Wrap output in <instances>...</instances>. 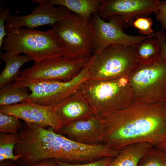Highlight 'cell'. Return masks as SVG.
I'll list each match as a JSON object with an SVG mask.
<instances>
[{"label":"cell","mask_w":166,"mask_h":166,"mask_svg":"<svg viewBox=\"0 0 166 166\" xmlns=\"http://www.w3.org/2000/svg\"><path fill=\"white\" fill-rule=\"evenodd\" d=\"M102 117L104 125L102 143L114 149L120 151L142 142L157 147L166 144V100L134 103Z\"/></svg>","instance_id":"1"},{"label":"cell","mask_w":166,"mask_h":166,"mask_svg":"<svg viewBox=\"0 0 166 166\" xmlns=\"http://www.w3.org/2000/svg\"><path fill=\"white\" fill-rule=\"evenodd\" d=\"M95 115L103 117L135 103L128 74L105 80H87L79 89Z\"/></svg>","instance_id":"2"},{"label":"cell","mask_w":166,"mask_h":166,"mask_svg":"<svg viewBox=\"0 0 166 166\" xmlns=\"http://www.w3.org/2000/svg\"><path fill=\"white\" fill-rule=\"evenodd\" d=\"M159 54L149 60H139L128 74L135 103L166 100V60Z\"/></svg>","instance_id":"3"},{"label":"cell","mask_w":166,"mask_h":166,"mask_svg":"<svg viewBox=\"0 0 166 166\" xmlns=\"http://www.w3.org/2000/svg\"><path fill=\"white\" fill-rule=\"evenodd\" d=\"M2 49L10 54L24 53L35 63L63 55L51 29L43 31L21 27L7 34L3 40Z\"/></svg>","instance_id":"4"},{"label":"cell","mask_w":166,"mask_h":166,"mask_svg":"<svg viewBox=\"0 0 166 166\" xmlns=\"http://www.w3.org/2000/svg\"><path fill=\"white\" fill-rule=\"evenodd\" d=\"M139 61L134 46L110 45L91 56L86 66L88 80H105L125 76Z\"/></svg>","instance_id":"5"},{"label":"cell","mask_w":166,"mask_h":166,"mask_svg":"<svg viewBox=\"0 0 166 166\" xmlns=\"http://www.w3.org/2000/svg\"><path fill=\"white\" fill-rule=\"evenodd\" d=\"M51 27L63 56L73 58L92 56L93 36L90 19L72 13L65 19Z\"/></svg>","instance_id":"6"},{"label":"cell","mask_w":166,"mask_h":166,"mask_svg":"<svg viewBox=\"0 0 166 166\" xmlns=\"http://www.w3.org/2000/svg\"><path fill=\"white\" fill-rule=\"evenodd\" d=\"M91 57L73 58L62 55L46 59L20 72L18 78L32 81H68L87 65Z\"/></svg>","instance_id":"7"},{"label":"cell","mask_w":166,"mask_h":166,"mask_svg":"<svg viewBox=\"0 0 166 166\" xmlns=\"http://www.w3.org/2000/svg\"><path fill=\"white\" fill-rule=\"evenodd\" d=\"M88 80L86 66L71 80L32 81L18 78L15 85L27 88L31 91L27 101L46 106H54L77 91Z\"/></svg>","instance_id":"8"},{"label":"cell","mask_w":166,"mask_h":166,"mask_svg":"<svg viewBox=\"0 0 166 166\" xmlns=\"http://www.w3.org/2000/svg\"><path fill=\"white\" fill-rule=\"evenodd\" d=\"M108 22L103 20L98 13L93 14L91 18L93 30V53L97 54L108 46L113 44L134 46L149 36H132L123 30L125 23L121 17L114 15L109 17Z\"/></svg>","instance_id":"9"},{"label":"cell","mask_w":166,"mask_h":166,"mask_svg":"<svg viewBox=\"0 0 166 166\" xmlns=\"http://www.w3.org/2000/svg\"><path fill=\"white\" fill-rule=\"evenodd\" d=\"M38 4L33 9L32 12L27 15H10L6 19L5 25L7 34L14 32L21 27L34 29L45 25L51 26L67 18L70 11L65 7L59 6L55 7L44 2L43 0H32Z\"/></svg>","instance_id":"10"},{"label":"cell","mask_w":166,"mask_h":166,"mask_svg":"<svg viewBox=\"0 0 166 166\" xmlns=\"http://www.w3.org/2000/svg\"><path fill=\"white\" fill-rule=\"evenodd\" d=\"M0 112L14 116L27 124H33L45 128L49 127L58 133L63 126L54 112L53 106H44L26 101L0 106Z\"/></svg>","instance_id":"11"},{"label":"cell","mask_w":166,"mask_h":166,"mask_svg":"<svg viewBox=\"0 0 166 166\" xmlns=\"http://www.w3.org/2000/svg\"><path fill=\"white\" fill-rule=\"evenodd\" d=\"M159 0H103L98 14L104 20L119 15L125 23L130 24L136 18L148 17L158 10Z\"/></svg>","instance_id":"12"},{"label":"cell","mask_w":166,"mask_h":166,"mask_svg":"<svg viewBox=\"0 0 166 166\" xmlns=\"http://www.w3.org/2000/svg\"><path fill=\"white\" fill-rule=\"evenodd\" d=\"M104 132L102 117L94 115L64 125L59 133L79 143L95 144L102 143Z\"/></svg>","instance_id":"13"},{"label":"cell","mask_w":166,"mask_h":166,"mask_svg":"<svg viewBox=\"0 0 166 166\" xmlns=\"http://www.w3.org/2000/svg\"><path fill=\"white\" fill-rule=\"evenodd\" d=\"M53 109L63 126L95 115L90 104L79 89L54 105Z\"/></svg>","instance_id":"14"},{"label":"cell","mask_w":166,"mask_h":166,"mask_svg":"<svg viewBox=\"0 0 166 166\" xmlns=\"http://www.w3.org/2000/svg\"><path fill=\"white\" fill-rule=\"evenodd\" d=\"M152 147L151 144L146 142L127 145L120 150L108 166H138L141 157Z\"/></svg>","instance_id":"15"},{"label":"cell","mask_w":166,"mask_h":166,"mask_svg":"<svg viewBox=\"0 0 166 166\" xmlns=\"http://www.w3.org/2000/svg\"><path fill=\"white\" fill-rule=\"evenodd\" d=\"M0 58L6 63L0 74V87L15 81L19 77L21 67L32 61L26 55H12L4 52H0Z\"/></svg>","instance_id":"16"},{"label":"cell","mask_w":166,"mask_h":166,"mask_svg":"<svg viewBox=\"0 0 166 166\" xmlns=\"http://www.w3.org/2000/svg\"><path fill=\"white\" fill-rule=\"evenodd\" d=\"M52 6H64L70 11L87 19L92 14L98 13L103 0H43Z\"/></svg>","instance_id":"17"},{"label":"cell","mask_w":166,"mask_h":166,"mask_svg":"<svg viewBox=\"0 0 166 166\" xmlns=\"http://www.w3.org/2000/svg\"><path fill=\"white\" fill-rule=\"evenodd\" d=\"M29 94L27 88L16 86L13 83L5 85L0 89V106L27 101Z\"/></svg>","instance_id":"18"},{"label":"cell","mask_w":166,"mask_h":166,"mask_svg":"<svg viewBox=\"0 0 166 166\" xmlns=\"http://www.w3.org/2000/svg\"><path fill=\"white\" fill-rule=\"evenodd\" d=\"M154 35L137 43L135 46L136 52L139 60L147 61L158 55L161 51L160 47Z\"/></svg>","instance_id":"19"},{"label":"cell","mask_w":166,"mask_h":166,"mask_svg":"<svg viewBox=\"0 0 166 166\" xmlns=\"http://www.w3.org/2000/svg\"><path fill=\"white\" fill-rule=\"evenodd\" d=\"M20 142L18 135L1 133L0 134V162L10 160L16 162L20 157L15 155L13 150L15 145Z\"/></svg>","instance_id":"20"},{"label":"cell","mask_w":166,"mask_h":166,"mask_svg":"<svg viewBox=\"0 0 166 166\" xmlns=\"http://www.w3.org/2000/svg\"><path fill=\"white\" fill-rule=\"evenodd\" d=\"M138 166H166V152L160 148L152 147L141 157Z\"/></svg>","instance_id":"21"},{"label":"cell","mask_w":166,"mask_h":166,"mask_svg":"<svg viewBox=\"0 0 166 166\" xmlns=\"http://www.w3.org/2000/svg\"><path fill=\"white\" fill-rule=\"evenodd\" d=\"M22 124L18 118L0 112V131L1 133L18 135V130Z\"/></svg>","instance_id":"22"},{"label":"cell","mask_w":166,"mask_h":166,"mask_svg":"<svg viewBox=\"0 0 166 166\" xmlns=\"http://www.w3.org/2000/svg\"><path fill=\"white\" fill-rule=\"evenodd\" d=\"M153 23L151 18L140 17L136 18L131 24L142 35L149 36L155 33L152 28Z\"/></svg>","instance_id":"23"},{"label":"cell","mask_w":166,"mask_h":166,"mask_svg":"<svg viewBox=\"0 0 166 166\" xmlns=\"http://www.w3.org/2000/svg\"><path fill=\"white\" fill-rule=\"evenodd\" d=\"M114 158L105 157L93 162L80 164L70 163L58 160H55L59 166H108Z\"/></svg>","instance_id":"24"},{"label":"cell","mask_w":166,"mask_h":166,"mask_svg":"<svg viewBox=\"0 0 166 166\" xmlns=\"http://www.w3.org/2000/svg\"><path fill=\"white\" fill-rule=\"evenodd\" d=\"M10 11L9 9L3 6L0 7V48L2 46V42L4 38L7 35L5 27L4 22L10 15Z\"/></svg>","instance_id":"25"},{"label":"cell","mask_w":166,"mask_h":166,"mask_svg":"<svg viewBox=\"0 0 166 166\" xmlns=\"http://www.w3.org/2000/svg\"><path fill=\"white\" fill-rule=\"evenodd\" d=\"M155 17L161 26L162 30L166 31V1H160L158 10Z\"/></svg>","instance_id":"26"},{"label":"cell","mask_w":166,"mask_h":166,"mask_svg":"<svg viewBox=\"0 0 166 166\" xmlns=\"http://www.w3.org/2000/svg\"><path fill=\"white\" fill-rule=\"evenodd\" d=\"M159 43L161 51L159 54L160 57L166 60V35L165 31L161 30L155 32V36Z\"/></svg>","instance_id":"27"},{"label":"cell","mask_w":166,"mask_h":166,"mask_svg":"<svg viewBox=\"0 0 166 166\" xmlns=\"http://www.w3.org/2000/svg\"><path fill=\"white\" fill-rule=\"evenodd\" d=\"M20 166H59L56 160L48 159L42 161L37 163Z\"/></svg>","instance_id":"28"},{"label":"cell","mask_w":166,"mask_h":166,"mask_svg":"<svg viewBox=\"0 0 166 166\" xmlns=\"http://www.w3.org/2000/svg\"><path fill=\"white\" fill-rule=\"evenodd\" d=\"M18 165L16 163L13 162L10 160H6L0 162V166H16Z\"/></svg>","instance_id":"29"},{"label":"cell","mask_w":166,"mask_h":166,"mask_svg":"<svg viewBox=\"0 0 166 166\" xmlns=\"http://www.w3.org/2000/svg\"><path fill=\"white\" fill-rule=\"evenodd\" d=\"M160 148H162L164 151L166 152V144L163 145L161 146Z\"/></svg>","instance_id":"30"}]
</instances>
